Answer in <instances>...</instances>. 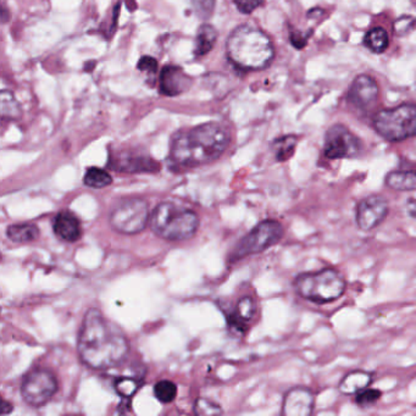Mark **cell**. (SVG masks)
I'll return each instance as SVG.
<instances>
[{"label":"cell","mask_w":416,"mask_h":416,"mask_svg":"<svg viewBox=\"0 0 416 416\" xmlns=\"http://www.w3.org/2000/svg\"><path fill=\"white\" fill-rule=\"evenodd\" d=\"M256 313V301L251 297H243L237 303L236 309L232 315L228 316L232 327L237 331L246 330V324L251 321Z\"/></svg>","instance_id":"19"},{"label":"cell","mask_w":416,"mask_h":416,"mask_svg":"<svg viewBox=\"0 0 416 416\" xmlns=\"http://www.w3.org/2000/svg\"><path fill=\"white\" fill-rule=\"evenodd\" d=\"M416 19L413 16L404 15L401 16L399 19H397L394 25H393V30L394 33L399 37H404L410 33L411 31L415 28Z\"/></svg>","instance_id":"29"},{"label":"cell","mask_w":416,"mask_h":416,"mask_svg":"<svg viewBox=\"0 0 416 416\" xmlns=\"http://www.w3.org/2000/svg\"><path fill=\"white\" fill-rule=\"evenodd\" d=\"M230 131L208 122L177 132L171 142L170 158L177 165L194 167L219 159L230 144Z\"/></svg>","instance_id":"2"},{"label":"cell","mask_w":416,"mask_h":416,"mask_svg":"<svg viewBox=\"0 0 416 416\" xmlns=\"http://www.w3.org/2000/svg\"><path fill=\"white\" fill-rule=\"evenodd\" d=\"M151 231L166 241H187L199 228V217L194 211L164 201L151 216Z\"/></svg>","instance_id":"4"},{"label":"cell","mask_w":416,"mask_h":416,"mask_svg":"<svg viewBox=\"0 0 416 416\" xmlns=\"http://www.w3.org/2000/svg\"><path fill=\"white\" fill-rule=\"evenodd\" d=\"M13 404L9 403V401H3L1 403V414L3 415H6V414H10L11 411H13Z\"/></svg>","instance_id":"36"},{"label":"cell","mask_w":416,"mask_h":416,"mask_svg":"<svg viewBox=\"0 0 416 416\" xmlns=\"http://www.w3.org/2000/svg\"><path fill=\"white\" fill-rule=\"evenodd\" d=\"M233 3L242 14H251L259 6H263L264 0H233Z\"/></svg>","instance_id":"32"},{"label":"cell","mask_w":416,"mask_h":416,"mask_svg":"<svg viewBox=\"0 0 416 416\" xmlns=\"http://www.w3.org/2000/svg\"><path fill=\"white\" fill-rule=\"evenodd\" d=\"M382 392L376 388H370L367 387L363 391L358 392L354 396L356 406L361 409H369L376 404L377 401L381 399Z\"/></svg>","instance_id":"27"},{"label":"cell","mask_w":416,"mask_h":416,"mask_svg":"<svg viewBox=\"0 0 416 416\" xmlns=\"http://www.w3.org/2000/svg\"><path fill=\"white\" fill-rule=\"evenodd\" d=\"M291 40L293 45H294L296 48H299V49H301V48H303V47L306 44L308 37H306V35L303 37L301 32H297V33H293V35H292Z\"/></svg>","instance_id":"34"},{"label":"cell","mask_w":416,"mask_h":416,"mask_svg":"<svg viewBox=\"0 0 416 416\" xmlns=\"http://www.w3.org/2000/svg\"><path fill=\"white\" fill-rule=\"evenodd\" d=\"M294 288L306 301L327 304L338 301L346 293L347 282L340 271L327 267L297 276Z\"/></svg>","instance_id":"5"},{"label":"cell","mask_w":416,"mask_h":416,"mask_svg":"<svg viewBox=\"0 0 416 416\" xmlns=\"http://www.w3.org/2000/svg\"><path fill=\"white\" fill-rule=\"evenodd\" d=\"M285 228L281 222L276 220H264L247 233L233 249L232 260H241L243 258L259 254L275 246L281 241Z\"/></svg>","instance_id":"7"},{"label":"cell","mask_w":416,"mask_h":416,"mask_svg":"<svg viewBox=\"0 0 416 416\" xmlns=\"http://www.w3.org/2000/svg\"><path fill=\"white\" fill-rule=\"evenodd\" d=\"M154 396L161 403H171L177 396V386L170 380H161L154 386Z\"/></svg>","instance_id":"26"},{"label":"cell","mask_w":416,"mask_h":416,"mask_svg":"<svg viewBox=\"0 0 416 416\" xmlns=\"http://www.w3.org/2000/svg\"><path fill=\"white\" fill-rule=\"evenodd\" d=\"M6 236L15 243H30L40 237V230L35 224H16L6 228Z\"/></svg>","instance_id":"21"},{"label":"cell","mask_w":416,"mask_h":416,"mask_svg":"<svg viewBox=\"0 0 416 416\" xmlns=\"http://www.w3.org/2000/svg\"><path fill=\"white\" fill-rule=\"evenodd\" d=\"M77 351L85 365L97 370H106L125 361L130 344L124 332L108 320L98 309L85 313L81 325Z\"/></svg>","instance_id":"1"},{"label":"cell","mask_w":416,"mask_h":416,"mask_svg":"<svg viewBox=\"0 0 416 416\" xmlns=\"http://www.w3.org/2000/svg\"><path fill=\"white\" fill-rule=\"evenodd\" d=\"M58 391V382L51 372L35 369L26 374L21 383V394L26 403L40 408L51 401Z\"/></svg>","instance_id":"9"},{"label":"cell","mask_w":416,"mask_h":416,"mask_svg":"<svg viewBox=\"0 0 416 416\" xmlns=\"http://www.w3.org/2000/svg\"><path fill=\"white\" fill-rule=\"evenodd\" d=\"M191 77L178 66H165L160 74L159 90L163 96L176 97L185 93L192 87Z\"/></svg>","instance_id":"14"},{"label":"cell","mask_w":416,"mask_h":416,"mask_svg":"<svg viewBox=\"0 0 416 416\" xmlns=\"http://www.w3.org/2000/svg\"><path fill=\"white\" fill-rule=\"evenodd\" d=\"M83 182L87 187L101 190L106 187L110 186L113 177L108 171L103 170L101 167H90L85 171Z\"/></svg>","instance_id":"23"},{"label":"cell","mask_w":416,"mask_h":416,"mask_svg":"<svg viewBox=\"0 0 416 416\" xmlns=\"http://www.w3.org/2000/svg\"><path fill=\"white\" fill-rule=\"evenodd\" d=\"M315 406V394L306 387H294L287 392L282 403V414L286 416H309Z\"/></svg>","instance_id":"12"},{"label":"cell","mask_w":416,"mask_h":416,"mask_svg":"<svg viewBox=\"0 0 416 416\" xmlns=\"http://www.w3.org/2000/svg\"><path fill=\"white\" fill-rule=\"evenodd\" d=\"M53 230L63 241L77 242L82 237V226L78 217L71 211L63 210L53 220Z\"/></svg>","instance_id":"15"},{"label":"cell","mask_w":416,"mask_h":416,"mask_svg":"<svg viewBox=\"0 0 416 416\" xmlns=\"http://www.w3.org/2000/svg\"><path fill=\"white\" fill-rule=\"evenodd\" d=\"M406 210L408 215L416 219V199L415 198H409L406 203Z\"/></svg>","instance_id":"35"},{"label":"cell","mask_w":416,"mask_h":416,"mask_svg":"<svg viewBox=\"0 0 416 416\" xmlns=\"http://www.w3.org/2000/svg\"><path fill=\"white\" fill-rule=\"evenodd\" d=\"M377 133L386 141H406L416 135V106H401L377 113L374 119Z\"/></svg>","instance_id":"6"},{"label":"cell","mask_w":416,"mask_h":416,"mask_svg":"<svg viewBox=\"0 0 416 416\" xmlns=\"http://www.w3.org/2000/svg\"><path fill=\"white\" fill-rule=\"evenodd\" d=\"M140 383L133 377H119L115 381V390L119 396L131 399L135 392L138 391Z\"/></svg>","instance_id":"28"},{"label":"cell","mask_w":416,"mask_h":416,"mask_svg":"<svg viewBox=\"0 0 416 416\" xmlns=\"http://www.w3.org/2000/svg\"><path fill=\"white\" fill-rule=\"evenodd\" d=\"M196 14L201 20H208L213 15L215 8V0H192Z\"/></svg>","instance_id":"31"},{"label":"cell","mask_w":416,"mask_h":416,"mask_svg":"<svg viewBox=\"0 0 416 416\" xmlns=\"http://www.w3.org/2000/svg\"><path fill=\"white\" fill-rule=\"evenodd\" d=\"M390 40L388 33L382 27H376L369 31L365 35V45L374 53H383L388 48Z\"/></svg>","instance_id":"24"},{"label":"cell","mask_w":416,"mask_h":416,"mask_svg":"<svg viewBox=\"0 0 416 416\" xmlns=\"http://www.w3.org/2000/svg\"><path fill=\"white\" fill-rule=\"evenodd\" d=\"M194 411L198 415H217V414L222 413L219 404H216V403L209 401V399H204V398L197 399L196 404H194Z\"/></svg>","instance_id":"30"},{"label":"cell","mask_w":416,"mask_h":416,"mask_svg":"<svg viewBox=\"0 0 416 416\" xmlns=\"http://www.w3.org/2000/svg\"><path fill=\"white\" fill-rule=\"evenodd\" d=\"M298 138L296 135H285L276 140L272 144V151L275 154L276 160L285 163L294 156Z\"/></svg>","instance_id":"22"},{"label":"cell","mask_w":416,"mask_h":416,"mask_svg":"<svg viewBox=\"0 0 416 416\" xmlns=\"http://www.w3.org/2000/svg\"><path fill=\"white\" fill-rule=\"evenodd\" d=\"M363 144L360 140L353 135L346 126H332L327 131L324 144V154L327 159H353L360 156Z\"/></svg>","instance_id":"10"},{"label":"cell","mask_w":416,"mask_h":416,"mask_svg":"<svg viewBox=\"0 0 416 416\" xmlns=\"http://www.w3.org/2000/svg\"><path fill=\"white\" fill-rule=\"evenodd\" d=\"M0 101H1V117L3 119H20L21 106L15 99L14 94L9 90H1L0 94Z\"/></svg>","instance_id":"25"},{"label":"cell","mask_w":416,"mask_h":416,"mask_svg":"<svg viewBox=\"0 0 416 416\" xmlns=\"http://www.w3.org/2000/svg\"><path fill=\"white\" fill-rule=\"evenodd\" d=\"M385 185L393 191H416V169L390 171L385 177Z\"/></svg>","instance_id":"18"},{"label":"cell","mask_w":416,"mask_h":416,"mask_svg":"<svg viewBox=\"0 0 416 416\" xmlns=\"http://www.w3.org/2000/svg\"><path fill=\"white\" fill-rule=\"evenodd\" d=\"M226 51L231 63L243 70H261L271 64L275 49L270 38L254 26L242 25L231 33Z\"/></svg>","instance_id":"3"},{"label":"cell","mask_w":416,"mask_h":416,"mask_svg":"<svg viewBox=\"0 0 416 416\" xmlns=\"http://www.w3.org/2000/svg\"><path fill=\"white\" fill-rule=\"evenodd\" d=\"M390 213V203L380 194L363 198L356 208V227L363 232H370L386 220Z\"/></svg>","instance_id":"11"},{"label":"cell","mask_w":416,"mask_h":416,"mask_svg":"<svg viewBox=\"0 0 416 416\" xmlns=\"http://www.w3.org/2000/svg\"><path fill=\"white\" fill-rule=\"evenodd\" d=\"M216 40H217V31L215 30V27L209 24H203L197 32L194 56L201 58L208 54L214 48Z\"/></svg>","instance_id":"20"},{"label":"cell","mask_w":416,"mask_h":416,"mask_svg":"<svg viewBox=\"0 0 416 416\" xmlns=\"http://www.w3.org/2000/svg\"><path fill=\"white\" fill-rule=\"evenodd\" d=\"M116 170L130 172V174H142V172H156L160 169L158 161L153 160L149 156H133L131 153H124L116 156L115 163L113 164Z\"/></svg>","instance_id":"16"},{"label":"cell","mask_w":416,"mask_h":416,"mask_svg":"<svg viewBox=\"0 0 416 416\" xmlns=\"http://www.w3.org/2000/svg\"><path fill=\"white\" fill-rule=\"evenodd\" d=\"M378 87L370 76L360 75L351 85L348 99L353 106L361 110L370 109L377 101Z\"/></svg>","instance_id":"13"},{"label":"cell","mask_w":416,"mask_h":416,"mask_svg":"<svg viewBox=\"0 0 416 416\" xmlns=\"http://www.w3.org/2000/svg\"><path fill=\"white\" fill-rule=\"evenodd\" d=\"M137 67L143 72H151V74H156L158 70V61L151 58V56H143L141 58V60L138 63Z\"/></svg>","instance_id":"33"},{"label":"cell","mask_w":416,"mask_h":416,"mask_svg":"<svg viewBox=\"0 0 416 416\" xmlns=\"http://www.w3.org/2000/svg\"><path fill=\"white\" fill-rule=\"evenodd\" d=\"M149 221V206L141 198H128L114 206L109 215L111 227L124 235L140 233Z\"/></svg>","instance_id":"8"},{"label":"cell","mask_w":416,"mask_h":416,"mask_svg":"<svg viewBox=\"0 0 416 416\" xmlns=\"http://www.w3.org/2000/svg\"><path fill=\"white\" fill-rule=\"evenodd\" d=\"M374 381V374L364 370H354L342 378L338 391L344 396H356L358 392L370 387Z\"/></svg>","instance_id":"17"}]
</instances>
